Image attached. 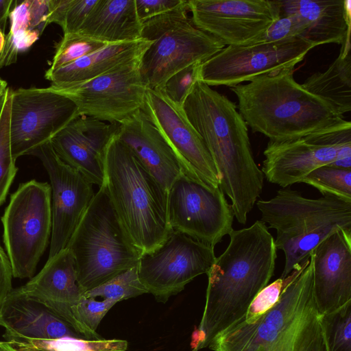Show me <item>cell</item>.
Here are the masks:
<instances>
[{
	"instance_id": "obj_1",
	"label": "cell",
	"mask_w": 351,
	"mask_h": 351,
	"mask_svg": "<svg viewBox=\"0 0 351 351\" xmlns=\"http://www.w3.org/2000/svg\"><path fill=\"white\" fill-rule=\"evenodd\" d=\"M228 235V245L206 274V302L192 335L193 351L207 348L215 336L241 319L274 272L277 249L264 222L257 220Z\"/></svg>"
},
{
	"instance_id": "obj_2",
	"label": "cell",
	"mask_w": 351,
	"mask_h": 351,
	"mask_svg": "<svg viewBox=\"0 0 351 351\" xmlns=\"http://www.w3.org/2000/svg\"><path fill=\"white\" fill-rule=\"evenodd\" d=\"M216 167L219 187L245 225L263 189L264 176L254 158L246 123L236 104L197 80L182 106Z\"/></svg>"
},
{
	"instance_id": "obj_3",
	"label": "cell",
	"mask_w": 351,
	"mask_h": 351,
	"mask_svg": "<svg viewBox=\"0 0 351 351\" xmlns=\"http://www.w3.org/2000/svg\"><path fill=\"white\" fill-rule=\"evenodd\" d=\"M310 255L308 265L284 289L273 308L252 322L232 324L208 347L213 351H328Z\"/></svg>"
},
{
	"instance_id": "obj_4",
	"label": "cell",
	"mask_w": 351,
	"mask_h": 351,
	"mask_svg": "<svg viewBox=\"0 0 351 351\" xmlns=\"http://www.w3.org/2000/svg\"><path fill=\"white\" fill-rule=\"evenodd\" d=\"M293 69L265 74L247 84L230 87L247 125L270 141L304 138L343 119L296 82Z\"/></svg>"
},
{
	"instance_id": "obj_5",
	"label": "cell",
	"mask_w": 351,
	"mask_h": 351,
	"mask_svg": "<svg viewBox=\"0 0 351 351\" xmlns=\"http://www.w3.org/2000/svg\"><path fill=\"white\" fill-rule=\"evenodd\" d=\"M104 163L103 185L128 237L141 256L153 251L173 231L168 192L116 134Z\"/></svg>"
},
{
	"instance_id": "obj_6",
	"label": "cell",
	"mask_w": 351,
	"mask_h": 351,
	"mask_svg": "<svg viewBox=\"0 0 351 351\" xmlns=\"http://www.w3.org/2000/svg\"><path fill=\"white\" fill-rule=\"evenodd\" d=\"M256 204L261 221L276 231V249L284 253L280 278L308 264L313 250L332 233L351 232V202L332 195L312 199L282 189L274 197Z\"/></svg>"
},
{
	"instance_id": "obj_7",
	"label": "cell",
	"mask_w": 351,
	"mask_h": 351,
	"mask_svg": "<svg viewBox=\"0 0 351 351\" xmlns=\"http://www.w3.org/2000/svg\"><path fill=\"white\" fill-rule=\"evenodd\" d=\"M66 247L84 293L138 265L141 256L122 226L102 184Z\"/></svg>"
},
{
	"instance_id": "obj_8",
	"label": "cell",
	"mask_w": 351,
	"mask_h": 351,
	"mask_svg": "<svg viewBox=\"0 0 351 351\" xmlns=\"http://www.w3.org/2000/svg\"><path fill=\"white\" fill-rule=\"evenodd\" d=\"M187 1L181 6L143 22L142 39L151 40L139 71L147 88L162 89L179 71L203 63L226 46L197 27L187 15Z\"/></svg>"
},
{
	"instance_id": "obj_9",
	"label": "cell",
	"mask_w": 351,
	"mask_h": 351,
	"mask_svg": "<svg viewBox=\"0 0 351 351\" xmlns=\"http://www.w3.org/2000/svg\"><path fill=\"white\" fill-rule=\"evenodd\" d=\"M1 221L13 277L32 278L51 238L50 184L34 180L21 184L11 195Z\"/></svg>"
},
{
	"instance_id": "obj_10",
	"label": "cell",
	"mask_w": 351,
	"mask_h": 351,
	"mask_svg": "<svg viewBox=\"0 0 351 351\" xmlns=\"http://www.w3.org/2000/svg\"><path fill=\"white\" fill-rule=\"evenodd\" d=\"M315 47L304 38L225 47L200 64L199 80L209 86H236L265 74L294 68Z\"/></svg>"
},
{
	"instance_id": "obj_11",
	"label": "cell",
	"mask_w": 351,
	"mask_h": 351,
	"mask_svg": "<svg viewBox=\"0 0 351 351\" xmlns=\"http://www.w3.org/2000/svg\"><path fill=\"white\" fill-rule=\"evenodd\" d=\"M215 258L213 246L173 230L158 247L141 256L138 276L148 293L165 302L195 278L206 274Z\"/></svg>"
},
{
	"instance_id": "obj_12",
	"label": "cell",
	"mask_w": 351,
	"mask_h": 351,
	"mask_svg": "<svg viewBox=\"0 0 351 351\" xmlns=\"http://www.w3.org/2000/svg\"><path fill=\"white\" fill-rule=\"evenodd\" d=\"M139 61L117 68L91 80L49 88L71 99L80 115L110 123H121L143 108L147 88Z\"/></svg>"
},
{
	"instance_id": "obj_13",
	"label": "cell",
	"mask_w": 351,
	"mask_h": 351,
	"mask_svg": "<svg viewBox=\"0 0 351 351\" xmlns=\"http://www.w3.org/2000/svg\"><path fill=\"white\" fill-rule=\"evenodd\" d=\"M234 213L220 187L213 188L182 173L168 192L173 230L215 245L233 230Z\"/></svg>"
},
{
	"instance_id": "obj_14",
	"label": "cell",
	"mask_w": 351,
	"mask_h": 351,
	"mask_svg": "<svg viewBox=\"0 0 351 351\" xmlns=\"http://www.w3.org/2000/svg\"><path fill=\"white\" fill-rule=\"evenodd\" d=\"M78 116L75 104L49 87L13 90L10 114L13 158L31 155Z\"/></svg>"
},
{
	"instance_id": "obj_15",
	"label": "cell",
	"mask_w": 351,
	"mask_h": 351,
	"mask_svg": "<svg viewBox=\"0 0 351 351\" xmlns=\"http://www.w3.org/2000/svg\"><path fill=\"white\" fill-rule=\"evenodd\" d=\"M194 25L225 46L256 44L280 16L277 0H189Z\"/></svg>"
},
{
	"instance_id": "obj_16",
	"label": "cell",
	"mask_w": 351,
	"mask_h": 351,
	"mask_svg": "<svg viewBox=\"0 0 351 351\" xmlns=\"http://www.w3.org/2000/svg\"><path fill=\"white\" fill-rule=\"evenodd\" d=\"M141 110L169 145L186 177L213 188L219 186L213 160L182 106L162 89L147 88Z\"/></svg>"
},
{
	"instance_id": "obj_17",
	"label": "cell",
	"mask_w": 351,
	"mask_h": 351,
	"mask_svg": "<svg viewBox=\"0 0 351 351\" xmlns=\"http://www.w3.org/2000/svg\"><path fill=\"white\" fill-rule=\"evenodd\" d=\"M47 171L51 193L52 228L49 258L66 247L95 195L93 184L78 171L64 163L50 141L32 154Z\"/></svg>"
},
{
	"instance_id": "obj_18",
	"label": "cell",
	"mask_w": 351,
	"mask_h": 351,
	"mask_svg": "<svg viewBox=\"0 0 351 351\" xmlns=\"http://www.w3.org/2000/svg\"><path fill=\"white\" fill-rule=\"evenodd\" d=\"M119 123L80 115L58 132L50 143L58 156L99 187L104 180V154Z\"/></svg>"
},
{
	"instance_id": "obj_19",
	"label": "cell",
	"mask_w": 351,
	"mask_h": 351,
	"mask_svg": "<svg viewBox=\"0 0 351 351\" xmlns=\"http://www.w3.org/2000/svg\"><path fill=\"white\" fill-rule=\"evenodd\" d=\"M310 255L314 295L321 314L351 302V232L339 230L332 233Z\"/></svg>"
},
{
	"instance_id": "obj_20",
	"label": "cell",
	"mask_w": 351,
	"mask_h": 351,
	"mask_svg": "<svg viewBox=\"0 0 351 351\" xmlns=\"http://www.w3.org/2000/svg\"><path fill=\"white\" fill-rule=\"evenodd\" d=\"M11 292L45 306L82 336L73 308L84 293L77 281L74 258L67 247L49 258L36 276Z\"/></svg>"
},
{
	"instance_id": "obj_21",
	"label": "cell",
	"mask_w": 351,
	"mask_h": 351,
	"mask_svg": "<svg viewBox=\"0 0 351 351\" xmlns=\"http://www.w3.org/2000/svg\"><path fill=\"white\" fill-rule=\"evenodd\" d=\"M116 136L169 192L183 172L172 149L146 114L141 109L119 123Z\"/></svg>"
},
{
	"instance_id": "obj_22",
	"label": "cell",
	"mask_w": 351,
	"mask_h": 351,
	"mask_svg": "<svg viewBox=\"0 0 351 351\" xmlns=\"http://www.w3.org/2000/svg\"><path fill=\"white\" fill-rule=\"evenodd\" d=\"M339 145L310 143L304 138L269 141L263 152L261 171L267 181L285 189L302 180L312 171L331 164Z\"/></svg>"
},
{
	"instance_id": "obj_23",
	"label": "cell",
	"mask_w": 351,
	"mask_h": 351,
	"mask_svg": "<svg viewBox=\"0 0 351 351\" xmlns=\"http://www.w3.org/2000/svg\"><path fill=\"white\" fill-rule=\"evenodd\" d=\"M280 14H295L307 23L304 38L315 46L343 45L350 37V1L277 0Z\"/></svg>"
},
{
	"instance_id": "obj_24",
	"label": "cell",
	"mask_w": 351,
	"mask_h": 351,
	"mask_svg": "<svg viewBox=\"0 0 351 351\" xmlns=\"http://www.w3.org/2000/svg\"><path fill=\"white\" fill-rule=\"evenodd\" d=\"M151 40L107 44L75 61L45 73L51 84H75L91 80L117 68L141 60Z\"/></svg>"
},
{
	"instance_id": "obj_25",
	"label": "cell",
	"mask_w": 351,
	"mask_h": 351,
	"mask_svg": "<svg viewBox=\"0 0 351 351\" xmlns=\"http://www.w3.org/2000/svg\"><path fill=\"white\" fill-rule=\"evenodd\" d=\"M142 29L135 0H98L78 33L111 44L139 40Z\"/></svg>"
},
{
	"instance_id": "obj_26",
	"label": "cell",
	"mask_w": 351,
	"mask_h": 351,
	"mask_svg": "<svg viewBox=\"0 0 351 351\" xmlns=\"http://www.w3.org/2000/svg\"><path fill=\"white\" fill-rule=\"evenodd\" d=\"M350 51V37H348L330 66L324 72L313 73L301 84L341 117L351 110Z\"/></svg>"
},
{
	"instance_id": "obj_27",
	"label": "cell",
	"mask_w": 351,
	"mask_h": 351,
	"mask_svg": "<svg viewBox=\"0 0 351 351\" xmlns=\"http://www.w3.org/2000/svg\"><path fill=\"white\" fill-rule=\"evenodd\" d=\"M6 341L17 351H125V340H97L66 336L55 339L11 338Z\"/></svg>"
},
{
	"instance_id": "obj_28",
	"label": "cell",
	"mask_w": 351,
	"mask_h": 351,
	"mask_svg": "<svg viewBox=\"0 0 351 351\" xmlns=\"http://www.w3.org/2000/svg\"><path fill=\"white\" fill-rule=\"evenodd\" d=\"M13 90L8 87L0 99V206L3 203L17 168L10 141V114Z\"/></svg>"
},
{
	"instance_id": "obj_29",
	"label": "cell",
	"mask_w": 351,
	"mask_h": 351,
	"mask_svg": "<svg viewBox=\"0 0 351 351\" xmlns=\"http://www.w3.org/2000/svg\"><path fill=\"white\" fill-rule=\"evenodd\" d=\"M301 182L317 189L323 195H332L351 202V169L330 165L309 173Z\"/></svg>"
},
{
	"instance_id": "obj_30",
	"label": "cell",
	"mask_w": 351,
	"mask_h": 351,
	"mask_svg": "<svg viewBox=\"0 0 351 351\" xmlns=\"http://www.w3.org/2000/svg\"><path fill=\"white\" fill-rule=\"evenodd\" d=\"M98 0H49L48 25L58 24L64 34L78 33Z\"/></svg>"
},
{
	"instance_id": "obj_31",
	"label": "cell",
	"mask_w": 351,
	"mask_h": 351,
	"mask_svg": "<svg viewBox=\"0 0 351 351\" xmlns=\"http://www.w3.org/2000/svg\"><path fill=\"white\" fill-rule=\"evenodd\" d=\"M137 265L86 291L84 295L95 298L101 297L117 303L123 300L147 293V289L139 278Z\"/></svg>"
},
{
	"instance_id": "obj_32",
	"label": "cell",
	"mask_w": 351,
	"mask_h": 351,
	"mask_svg": "<svg viewBox=\"0 0 351 351\" xmlns=\"http://www.w3.org/2000/svg\"><path fill=\"white\" fill-rule=\"evenodd\" d=\"M328 351H351V302L322 315Z\"/></svg>"
},
{
	"instance_id": "obj_33",
	"label": "cell",
	"mask_w": 351,
	"mask_h": 351,
	"mask_svg": "<svg viewBox=\"0 0 351 351\" xmlns=\"http://www.w3.org/2000/svg\"><path fill=\"white\" fill-rule=\"evenodd\" d=\"M109 299L96 300L95 298H80L73 308V313L77 321L82 336L86 339L97 340L102 337L97 329L104 317L116 304Z\"/></svg>"
},
{
	"instance_id": "obj_34",
	"label": "cell",
	"mask_w": 351,
	"mask_h": 351,
	"mask_svg": "<svg viewBox=\"0 0 351 351\" xmlns=\"http://www.w3.org/2000/svg\"><path fill=\"white\" fill-rule=\"evenodd\" d=\"M107 43L80 33L64 34L56 45L49 70H53L97 51Z\"/></svg>"
},
{
	"instance_id": "obj_35",
	"label": "cell",
	"mask_w": 351,
	"mask_h": 351,
	"mask_svg": "<svg viewBox=\"0 0 351 351\" xmlns=\"http://www.w3.org/2000/svg\"><path fill=\"white\" fill-rule=\"evenodd\" d=\"M308 264L300 269L293 270L287 277L279 278L264 287L252 300L245 315L239 321L252 322L273 308L278 303L284 289L299 276Z\"/></svg>"
},
{
	"instance_id": "obj_36",
	"label": "cell",
	"mask_w": 351,
	"mask_h": 351,
	"mask_svg": "<svg viewBox=\"0 0 351 351\" xmlns=\"http://www.w3.org/2000/svg\"><path fill=\"white\" fill-rule=\"evenodd\" d=\"M307 23L295 14H280L268 27L257 43H276L295 38H303Z\"/></svg>"
},
{
	"instance_id": "obj_37",
	"label": "cell",
	"mask_w": 351,
	"mask_h": 351,
	"mask_svg": "<svg viewBox=\"0 0 351 351\" xmlns=\"http://www.w3.org/2000/svg\"><path fill=\"white\" fill-rule=\"evenodd\" d=\"M202 63L189 66L173 74L162 88L165 95L173 102L182 106L192 86L199 80V69Z\"/></svg>"
},
{
	"instance_id": "obj_38",
	"label": "cell",
	"mask_w": 351,
	"mask_h": 351,
	"mask_svg": "<svg viewBox=\"0 0 351 351\" xmlns=\"http://www.w3.org/2000/svg\"><path fill=\"white\" fill-rule=\"evenodd\" d=\"M185 2L184 0H135L136 12L142 22L173 10Z\"/></svg>"
},
{
	"instance_id": "obj_39",
	"label": "cell",
	"mask_w": 351,
	"mask_h": 351,
	"mask_svg": "<svg viewBox=\"0 0 351 351\" xmlns=\"http://www.w3.org/2000/svg\"><path fill=\"white\" fill-rule=\"evenodd\" d=\"M49 0H30L29 29L40 35L48 25Z\"/></svg>"
},
{
	"instance_id": "obj_40",
	"label": "cell",
	"mask_w": 351,
	"mask_h": 351,
	"mask_svg": "<svg viewBox=\"0 0 351 351\" xmlns=\"http://www.w3.org/2000/svg\"><path fill=\"white\" fill-rule=\"evenodd\" d=\"M29 3L30 0L23 1L16 5L12 10L9 15L10 28L8 33L14 34L30 30Z\"/></svg>"
},
{
	"instance_id": "obj_41",
	"label": "cell",
	"mask_w": 351,
	"mask_h": 351,
	"mask_svg": "<svg viewBox=\"0 0 351 351\" xmlns=\"http://www.w3.org/2000/svg\"><path fill=\"white\" fill-rule=\"evenodd\" d=\"M12 277L9 258L0 245V314L8 296L13 289L12 287Z\"/></svg>"
},
{
	"instance_id": "obj_42",
	"label": "cell",
	"mask_w": 351,
	"mask_h": 351,
	"mask_svg": "<svg viewBox=\"0 0 351 351\" xmlns=\"http://www.w3.org/2000/svg\"><path fill=\"white\" fill-rule=\"evenodd\" d=\"M13 2L12 0H0V30L4 34Z\"/></svg>"
},
{
	"instance_id": "obj_43",
	"label": "cell",
	"mask_w": 351,
	"mask_h": 351,
	"mask_svg": "<svg viewBox=\"0 0 351 351\" xmlns=\"http://www.w3.org/2000/svg\"><path fill=\"white\" fill-rule=\"evenodd\" d=\"M0 351H17L6 341H0Z\"/></svg>"
},
{
	"instance_id": "obj_44",
	"label": "cell",
	"mask_w": 351,
	"mask_h": 351,
	"mask_svg": "<svg viewBox=\"0 0 351 351\" xmlns=\"http://www.w3.org/2000/svg\"><path fill=\"white\" fill-rule=\"evenodd\" d=\"M8 87V86L7 82L5 80L0 78V99L4 95Z\"/></svg>"
},
{
	"instance_id": "obj_45",
	"label": "cell",
	"mask_w": 351,
	"mask_h": 351,
	"mask_svg": "<svg viewBox=\"0 0 351 351\" xmlns=\"http://www.w3.org/2000/svg\"><path fill=\"white\" fill-rule=\"evenodd\" d=\"M5 43V34L0 30V55L2 53Z\"/></svg>"
}]
</instances>
